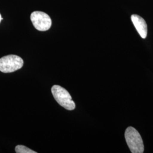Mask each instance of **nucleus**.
Returning <instances> with one entry per match:
<instances>
[{
  "instance_id": "nucleus-1",
  "label": "nucleus",
  "mask_w": 153,
  "mask_h": 153,
  "mask_svg": "<svg viewBox=\"0 0 153 153\" xmlns=\"http://www.w3.org/2000/svg\"><path fill=\"white\" fill-rule=\"evenodd\" d=\"M125 138L131 153L144 152V145L142 137L135 128L131 126L126 128L125 132Z\"/></svg>"
},
{
  "instance_id": "nucleus-2",
  "label": "nucleus",
  "mask_w": 153,
  "mask_h": 153,
  "mask_svg": "<svg viewBox=\"0 0 153 153\" xmlns=\"http://www.w3.org/2000/svg\"><path fill=\"white\" fill-rule=\"evenodd\" d=\"M52 93L57 102L67 110H73L76 104L69 93L59 85H54L51 88Z\"/></svg>"
},
{
  "instance_id": "nucleus-3",
  "label": "nucleus",
  "mask_w": 153,
  "mask_h": 153,
  "mask_svg": "<svg viewBox=\"0 0 153 153\" xmlns=\"http://www.w3.org/2000/svg\"><path fill=\"white\" fill-rule=\"evenodd\" d=\"M23 65V59L16 55H7L0 59V71L2 73L14 72L22 68Z\"/></svg>"
},
{
  "instance_id": "nucleus-4",
  "label": "nucleus",
  "mask_w": 153,
  "mask_h": 153,
  "mask_svg": "<svg viewBox=\"0 0 153 153\" xmlns=\"http://www.w3.org/2000/svg\"><path fill=\"white\" fill-rule=\"evenodd\" d=\"M30 19L34 27L40 31H47L51 27V18L44 12L34 11L31 13Z\"/></svg>"
},
{
  "instance_id": "nucleus-5",
  "label": "nucleus",
  "mask_w": 153,
  "mask_h": 153,
  "mask_svg": "<svg viewBox=\"0 0 153 153\" xmlns=\"http://www.w3.org/2000/svg\"><path fill=\"white\" fill-rule=\"evenodd\" d=\"M131 20L141 37L146 38L148 34V26L144 19L138 15L133 14L131 16Z\"/></svg>"
},
{
  "instance_id": "nucleus-6",
  "label": "nucleus",
  "mask_w": 153,
  "mask_h": 153,
  "mask_svg": "<svg viewBox=\"0 0 153 153\" xmlns=\"http://www.w3.org/2000/svg\"><path fill=\"white\" fill-rule=\"evenodd\" d=\"M15 150L16 153H36V152L23 145H17Z\"/></svg>"
},
{
  "instance_id": "nucleus-7",
  "label": "nucleus",
  "mask_w": 153,
  "mask_h": 153,
  "mask_svg": "<svg viewBox=\"0 0 153 153\" xmlns=\"http://www.w3.org/2000/svg\"><path fill=\"white\" fill-rule=\"evenodd\" d=\"M3 19H2V16H1V14H0V23H1V21Z\"/></svg>"
}]
</instances>
